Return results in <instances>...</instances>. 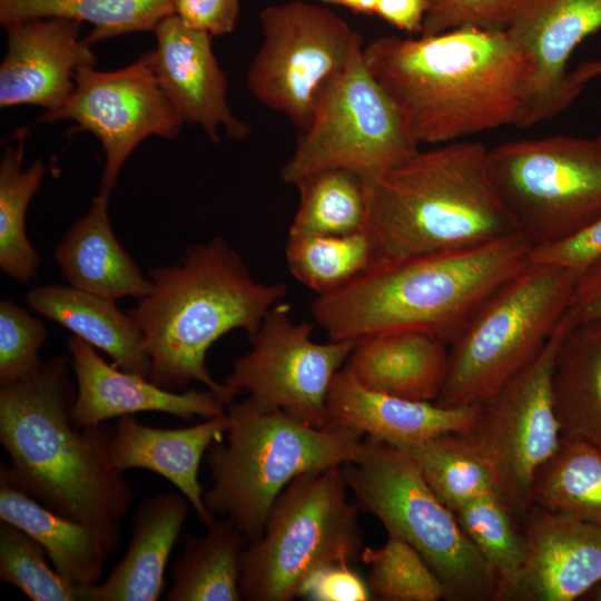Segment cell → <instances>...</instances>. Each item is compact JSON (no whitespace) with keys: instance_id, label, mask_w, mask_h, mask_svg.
I'll use <instances>...</instances> for the list:
<instances>
[{"instance_id":"ee69618b","label":"cell","mask_w":601,"mask_h":601,"mask_svg":"<svg viewBox=\"0 0 601 601\" xmlns=\"http://www.w3.org/2000/svg\"><path fill=\"white\" fill-rule=\"evenodd\" d=\"M568 314L572 324L601 321V259L579 276Z\"/></svg>"},{"instance_id":"ab89813d","label":"cell","mask_w":601,"mask_h":601,"mask_svg":"<svg viewBox=\"0 0 601 601\" xmlns=\"http://www.w3.org/2000/svg\"><path fill=\"white\" fill-rule=\"evenodd\" d=\"M513 0H427L422 35L461 28L505 30Z\"/></svg>"},{"instance_id":"5b68a950","label":"cell","mask_w":601,"mask_h":601,"mask_svg":"<svg viewBox=\"0 0 601 601\" xmlns=\"http://www.w3.org/2000/svg\"><path fill=\"white\" fill-rule=\"evenodd\" d=\"M487 158L483 144L456 140L418 149L363 178L374 265L469 248L518 231L493 186Z\"/></svg>"},{"instance_id":"83f0119b","label":"cell","mask_w":601,"mask_h":601,"mask_svg":"<svg viewBox=\"0 0 601 601\" xmlns=\"http://www.w3.org/2000/svg\"><path fill=\"white\" fill-rule=\"evenodd\" d=\"M552 387L562 437L601 450V321L570 325L555 355Z\"/></svg>"},{"instance_id":"74e56055","label":"cell","mask_w":601,"mask_h":601,"mask_svg":"<svg viewBox=\"0 0 601 601\" xmlns=\"http://www.w3.org/2000/svg\"><path fill=\"white\" fill-rule=\"evenodd\" d=\"M45 548L14 525L0 523V580L31 601H82V587L62 578Z\"/></svg>"},{"instance_id":"e0dca14e","label":"cell","mask_w":601,"mask_h":601,"mask_svg":"<svg viewBox=\"0 0 601 601\" xmlns=\"http://www.w3.org/2000/svg\"><path fill=\"white\" fill-rule=\"evenodd\" d=\"M81 22L41 18L4 26L7 51L0 65V107L39 106L58 111L75 90L82 67L96 56L80 39Z\"/></svg>"},{"instance_id":"6da1fadb","label":"cell","mask_w":601,"mask_h":601,"mask_svg":"<svg viewBox=\"0 0 601 601\" xmlns=\"http://www.w3.org/2000/svg\"><path fill=\"white\" fill-rule=\"evenodd\" d=\"M70 357L41 359L0 384V443L9 479L48 509L91 529L109 554L118 551L132 487L111 463L114 427H77Z\"/></svg>"},{"instance_id":"8d00e7d4","label":"cell","mask_w":601,"mask_h":601,"mask_svg":"<svg viewBox=\"0 0 601 601\" xmlns=\"http://www.w3.org/2000/svg\"><path fill=\"white\" fill-rule=\"evenodd\" d=\"M361 560L368 565L366 580L375 600H446L444 585L428 563L397 536L387 535L377 549L364 548Z\"/></svg>"},{"instance_id":"d4e9b609","label":"cell","mask_w":601,"mask_h":601,"mask_svg":"<svg viewBox=\"0 0 601 601\" xmlns=\"http://www.w3.org/2000/svg\"><path fill=\"white\" fill-rule=\"evenodd\" d=\"M109 196L100 189L56 247L55 259L72 287L115 302L138 299L151 290L152 282L117 239L108 217Z\"/></svg>"},{"instance_id":"4fadbf2b","label":"cell","mask_w":601,"mask_h":601,"mask_svg":"<svg viewBox=\"0 0 601 601\" xmlns=\"http://www.w3.org/2000/svg\"><path fill=\"white\" fill-rule=\"evenodd\" d=\"M259 20L263 41L247 87L304 131L322 87L345 68L362 38L331 10L299 0L268 6Z\"/></svg>"},{"instance_id":"60d3db41","label":"cell","mask_w":601,"mask_h":601,"mask_svg":"<svg viewBox=\"0 0 601 601\" xmlns=\"http://www.w3.org/2000/svg\"><path fill=\"white\" fill-rule=\"evenodd\" d=\"M601 259V216L579 231L553 243L532 247L529 262L552 265L580 276Z\"/></svg>"},{"instance_id":"44dd1931","label":"cell","mask_w":601,"mask_h":601,"mask_svg":"<svg viewBox=\"0 0 601 601\" xmlns=\"http://www.w3.org/2000/svg\"><path fill=\"white\" fill-rule=\"evenodd\" d=\"M481 405L443 407L434 402L391 396L362 386L345 368L326 398V428H347L394 446L443 434L466 433Z\"/></svg>"},{"instance_id":"d6a6232c","label":"cell","mask_w":601,"mask_h":601,"mask_svg":"<svg viewBox=\"0 0 601 601\" xmlns=\"http://www.w3.org/2000/svg\"><path fill=\"white\" fill-rule=\"evenodd\" d=\"M285 255L292 275L318 295L345 286L375 262L366 230L344 235L288 230Z\"/></svg>"},{"instance_id":"2e32d148","label":"cell","mask_w":601,"mask_h":601,"mask_svg":"<svg viewBox=\"0 0 601 601\" xmlns=\"http://www.w3.org/2000/svg\"><path fill=\"white\" fill-rule=\"evenodd\" d=\"M600 28L601 0H513L505 31L528 67L520 128L554 117L580 95L568 62Z\"/></svg>"},{"instance_id":"7bdbcfd3","label":"cell","mask_w":601,"mask_h":601,"mask_svg":"<svg viewBox=\"0 0 601 601\" xmlns=\"http://www.w3.org/2000/svg\"><path fill=\"white\" fill-rule=\"evenodd\" d=\"M174 13L193 28L223 36L236 27L239 0H174Z\"/></svg>"},{"instance_id":"b9f144b4","label":"cell","mask_w":601,"mask_h":601,"mask_svg":"<svg viewBox=\"0 0 601 601\" xmlns=\"http://www.w3.org/2000/svg\"><path fill=\"white\" fill-rule=\"evenodd\" d=\"M348 563H329L311 572L300 583L297 597L313 601L375 600L367 580Z\"/></svg>"},{"instance_id":"d590c367","label":"cell","mask_w":601,"mask_h":601,"mask_svg":"<svg viewBox=\"0 0 601 601\" xmlns=\"http://www.w3.org/2000/svg\"><path fill=\"white\" fill-rule=\"evenodd\" d=\"M454 514L465 535L494 570L499 580L497 591L512 583L528 554L522 523L495 492L465 503Z\"/></svg>"},{"instance_id":"681fc988","label":"cell","mask_w":601,"mask_h":601,"mask_svg":"<svg viewBox=\"0 0 601 601\" xmlns=\"http://www.w3.org/2000/svg\"><path fill=\"white\" fill-rule=\"evenodd\" d=\"M599 136L601 137V132H600V135H599Z\"/></svg>"},{"instance_id":"8992f818","label":"cell","mask_w":601,"mask_h":601,"mask_svg":"<svg viewBox=\"0 0 601 601\" xmlns=\"http://www.w3.org/2000/svg\"><path fill=\"white\" fill-rule=\"evenodd\" d=\"M227 443L214 442L206 462L214 484L204 493L211 514L235 521L248 542L264 532L268 513L297 476L353 462L362 435L318 428L282 411H262L247 397L226 411Z\"/></svg>"},{"instance_id":"ffe728a7","label":"cell","mask_w":601,"mask_h":601,"mask_svg":"<svg viewBox=\"0 0 601 601\" xmlns=\"http://www.w3.org/2000/svg\"><path fill=\"white\" fill-rule=\"evenodd\" d=\"M67 346L77 387L72 410V422L77 427L140 412L167 413L185 421L226 413L228 404L209 388L167 391L146 377L117 370L97 353L96 347L75 335Z\"/></svg>"},{"instance_id":"7a4b0ae2","label":"cell","mask_w":601,"mask_h":601,"mask_svg":"<svg viewBox=\"0 0 601 601\" xmlns=\"http://www.w3.org/2000/svg\"><path fill=\"white\" fill-rule=\"evenodd\" d=\"M363 55L418 146L519 127L528 67L505 30L381 37Z\"/></svg>"},{"instance_id":"836d02e7","label":"cell","mask_w":601,"mask_h":601,"mask_svg":"<svg viewBox=\"0 0 601 601\" xmlns=\"http://www.w3.org/2000/svg\"><path fill=\"white\" fill-rule=\"evenodd\" d=\"M396 447L415 461L432 491L453 512L495 492L489 464L462 434H443Z\"/></svg>"},{"instance_id":"cb8c5ba5","label":"cell","mask_w":601,"mask_h":601,"mask_svg":"<svg viewBox=\"0 0 601 601\" xmlns=\"http://www.w3.org/2000/svg\"><path fill=\"white\" fill-rule=\"evenodd\" d=\"M449 345L416 331L383 332L361 338L345 370L365 388L434 402L444 384Z\"/></svg>"},{"instance_id":"c3c4849f","label":"cell","mask_w":601,"mask_h":601,"mask_svg":"<svg viewBox=\"0 0 601 601\" xmlns=\"http://www.w3.org/2000/svg\"><path fill=\"white\" fill-rule=\"evenodd\" d=\"M581 599L601 601V580L598 581Z\"/></svg>"},{"instance_id":"e575fe53","label":"cell","mask_w":601,"mask_h":601,"mask_svg":"<svg viewBox=\"0 0 601 601\" xmlns=\"http://www.w3.org/2000/svg\"><path fill=\"white\" fill-rule=\"evenodd\" d=\"M299 201L289 230L344 235L365 230L364 179L346 169L313 173L295 184Z\"/></svg>"},{"instance_id":"4dcf8cb0","label":"cell","mask_w":601,"mask_h":601,"mask_svg":"<svg viewBox=\"0 0 601 601\" xmlns=\"http://www.w3.org/2000/svg\"><path fill=\"white\" fill-rule=\"evenodd\" d=\"M174 13V0H0V23L41 18H63L92 26L85 41L132 32L154 31Z\"/></svg>"},{"instance_id":"52a82bcc","label":"cell","mask_w":601,"mask_h":601,"mask_svg":"<svg viewBox=\"0 0 601 601\" xmlns=\"http://www.w3.org/2000/svg\"><path fill=\"white\" fill-rule=\"evenodd\" d=\"M579 276L530 263L502 285L449 345L439 406L482 405L529 366L566 314Z\"/></svg>"},{"instance_id":"ac0fdd59","label":"cell","mask_w":601,"mask_h":601,"mask_svg":"<svg viewBox=\"0 0 601 601\" xmlns=\"http://www.w3.org/2000/svg\"><path fill=\"white\" fill-rule=\"evenodd\" d=\"M154 32L150 63L183 122L200 126L216 142L220 130L228 139H246L250 128L228 105L226 75L214 55L213 36L175 13L164 18Z\"/></svg>"},{"instance_id":"f35d334b","label":"cell","mask_w":601,"mask_h":601,"mask_svg":"<svg viewBox=\"0 0 601 601\" xmlns=\"http://www.w3.org/2000/svg\"><path fill=\"white\" fill-rule=\"evenodd\" d=\"M43 322L10 299L0 302V384L18 380L40 362Z\"/></svg>"},{"instance_id":"f6af8a7d","label":"cell","mask_w":601,"mask_h":601,"mask_svg":"<svg viewBox=\"0 0 601 601\" xmlns=\"http://www.w3.org/2000/svg\"><path fill=\"white\" fill-rule=\"evenodd\" d=\"M427 0H377L375 13L395 28L421 33Z\"/></svg>"},{"instance_id":"9c48e42d","label":"cell","mask_w":601,"mask_h":601,"mask_svg":"<svg viewBox=\"0 0 601 601\" xmlns=\"http://www.w3.org/2000/svg\"><path fill=\"white\" fill-rule=\"evenodd\" d=\"M347 490L342 465L299 475L284 489L263 535L244 550L243 600H293L314 570L361 560L359 509L348 500Z\"/></svg>"},{"instance_id":"5bb4252c","label":"cell","mask_w":601,"mask_h":601,"mask_svg":"<svg viewBox=\"0 0 601 601\" xmlns=\"http://www.w3.org/2000/svg\"><path fill=\"white\" fill-rule=\"evenodd\" d=\"M313 324L294 323L288 307L275 305L249 339L250 349L237 357L223 384L262 411H282L311 426L326 428V398L339 366L355 341L316 343Z\"/></svg>"},{"instance_id":"7c38bea8","label":"cell","mask_w":601,"mask_h":601,"mask_svg":"<svg viewBox=\"0 0 601 601\" xmlns=\"http://www.w3.org/2000/svg\"><path fill=\"white\" fill-rule=\"evenodd\" d=\"M571 324L566 312L534 361L481 405L474 425L462 434L489 464L497 496L520 523L531 508L538 469L562 440L552 376L559 345Z\"/></svg>"},{"instance_id":"f1b7e54d","label":"cell","mask_w":601,"mask_h":601,"mask_svg":"<svg viewBox=\"0 0 601 601\" xmlns=\"http://www.w3.org/2000/svg\"><path fill=\"white\" fill-rule=\"evenodd\" d=\"M183 553L170 568L167 601H239L246 536L228 516L207 524L203 536L181 533Z\"/></svg>"},{"instance_id":"3957f363","label":"cell","mask_w":601,"mask_h":601,"mask_svg":"<svg viewBox=\"0 0 601 601\" xmlns=\"http://www.w3.org/2000/svg\"><path fill=\"white\" fill-rule=\"evenodd\" d=\"M519 231L477 246L372 266L345 286L317 295L315 321L331 341L416 331L450 345L479 308L529 264Z\"/></svg>"},{"instance_id":"7dc6e473","label":"cell","mask_w":601,"mask_h":601,"mask_svg":"<svg viewBox=\"0 0 601 601\" xmlns=\"http://www.w3.org/2000/svg\"><path fill=\"white\" fill-rule=\"evenodd\" d=\"M327 3L345 7L352 11L374 14L377 0H322Z\"/></svg>"},{"instance_id":"30bf717a","label":"cell","mask_w":601,"mask_h":601,"mask_svg":"<svg viewBox=\"0 0 601 601\" xmlns=\"http://www.w3.org/2000/svg\"><path fill=\"white\" fill-rule=\"evenodd\" d=\"M493 186L532 245L563 239L601 216V137L555 135L489 149Z\"/></svg>"},{"instance_id":"277c9868","label":"cell","mask_w":601,"mask_h":601,"mask_svg":"<svg viewBox=\"0 0 601 601\" xmlns=\"http://www.w3.org/2000/svg\"><path fill=\"white\" fill-rule=\"evenodd\" d=\"M148 275L151 290L127 312L145 336L149 381L171 392L196 381L229 405L235 396L210 375L207 352L233 329L254 336L286 285L257 282L221 237L188 246L179 263L151 267Z\"/></svg>"},{"instance_id":"4316f807","label":"cell","mask_w":601,"mask_h":601,"mask_svg":"<svg viewBox=\"0 0 601 601\" xmlns=\"http://www.w3.org/2000/svg\"><path fill=\"white\" fill-rule=\"evenodd\" d=\"M0 520L40 543L55 570L67 581L80 587L101 581L110 554L98 535L41 504L1 470Z\"/></svg>"},{"instance_id":"d6986e66","label":"cell","mask_w":601,"mask_h":601,"mask_svg":"<svg viewBox=\"0 0 601 601\" xmlns=\"http://www.w3.org/2000/svg\"><path fill=\"white\" fill-rule=\"evenodd\" d=\"M522 526L524 565L495 601H573L601 580V526L535 506Z\"/></svg>"},{"instance_id":"9a60e30c","label":"cell","mask_w":601,"mask_h":601,"mask_svg":"<svg viewBox=\"0 0 601 601\" xmlns=\"http://www.w3.org/2000/svg\"><path fill=\"white\" fill-rule=\"evenodd\" d=\"M75 90L56 112L42 120H71L100 141L105 152L101 188L111 193L136 147L149 136L175 138L184 124L150 63L149 51L112 71L80 68Z\"/></svg>"},{"instance_id":"ba28073f","label":"cell","mask_w":601,"mask_h":601,"mask_svg":"<svg viewBox=\"0 0 601 601\" xmlns=\"http://www.w3.org/2000/svg\"><path fill=\"white\" fill-rule=\"evenodd\" d=\"M359 510L376 516L387 535L411 544L444 585L449 601H495L499 580L402 449L372 437L342 465Z\"/></svg>"},{"instance_id":"f546056e","label":"cell","mask_w":601,"mask_h":601,"mask_svg":"<svg viewBox=\"0 0 601 601\" xmlns=\"http://www.w3.org/2000/svg\"><path fill=\"white\" fill-rule=\"evenodd\" d=\"M530 504L601 526V450L562 437L533 477Z\"/></svg>"},{"instance_id":"7402d4cb","label":"cell","mask_w":601,"mask_h":601,"mask_svg":"<svg viewBox=\"0 0 601 601\" xmlns=\"http://www.w3.org/2000/svg\"><path fill=\"white\" fill-rule=\"evenodd\" d=\"M227 427L226 413L179 428L149 426L132 415H125L114 427L109 457L122 473L142 469L162 476L179 490L197 518L207 525L215 516L204 500L199 465L209 446L223 440Z\"/></svg>"},{"instance_id":"1f68e13d","label":"cell","mask_w":601,"mask_h":601,"mask_svg":"<svg viewBox=\"0 0 601 601\" xmlns=\"http://www.w3.org/2000/svg\"><path fill=\"white\" fill-rule=\"evenodd\" d=\"M27 134V128L17 131L16 144L6 147L0 161V268L22 284L37 277L41 263L27 236L26 214L46 173L41 159L22 167Z\"/></svg>"},{"instance_id":"bcb514c9","label":"cell","mask_w":601,"mask_h":601,"mask_svg":"<svg viewBox=\"0 0 601 601\" xmlns=\"http://www.w3.org/2000/svg\"><path fill=\"white\" fill-rule=\"evenodd\" d=\"M569 77L574 86L583 89L589 81L601 77V58L580 65Z\"/></svg>"},{"instance_id":"8fae6325","label":"cell","mask_w":601,"mask_h":601,"mask_svg":"<svg viewBox=\"0 0 601 601\" xmlns=\"http://www.w3.org/2000/svg\"><path fill=\"white\" fill-rule=\"evenodd\" d=\"M418 149L396 106L368 70L361 42L345 68L318 92L312 120L280 178L295 185L326 169H346L367 178Z\"/></svg>"},{"instance_id":"603a6c76","label":"cell","mask_w":601,"mask_h":601,"mask_svg":"<svg viewBox=\"0 0 601 601\" xmlns=\"http://www.w3.org/2000/svg\"><path fill=\"white\" fill-rule=\"evenodd\" d=\"M190 503L167 492L146 497L132 515L126 553L97 584L82 587V601H157L164 593L165 571Z\"/></svg>"},{"instance_id":"484cf974","label":"cell","mask_w":601,"mask_h":601,"mask_svg":"<svg viewBox=\"0 0 601 601\" xmlns=\"http://www.w3.org/2000/svg\"><path fill=\"white\" fill-rule=\"evenodd\" d=\"M27 304L105 352L119 368L149 380L151 363L142 331L115 300L70 285H41L28 292Z\"/></svg>"}]
</instances>
